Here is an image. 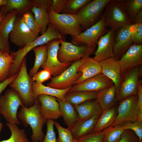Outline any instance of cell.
<instances>
[{
	"label": "cell",
	"instance_id": "29",
	"mask_svg": "<svg viewBox=\"0 0 142 142\" xmlns=\"http://www.w3.org/2000/svg\"><path fill=\"white\" fill-rule=\"evenodd\" d=\"M34 13L35 21L40 31L42 34L46 30L49 23L48 12L43 8L33 6L31 9Z\"/></svg>",
	"mask_w": 142,
	"mask_h": 142
},
{
	"label": "cell",
	"instance_id": "40",
	"mask_svg": "<svg viewBox=\"0 0 142 142\" xmlns=\"http://www.w3.org/2000/svg\"><path fill=\"white\" fill-rule=\"evenodd\" d=\"M22 18L29 29L35 34L39 36L40 31L34 16L30 12H28L24 14Z\"/></svg>",
	"mask_w": 142,
	"mask_h": 142
},
{
	"label": "cell",
	"instance_id": "36",
	"mask_svg": "<svg viewBox=\"0 0 142 142\" xmlns=\"http://www.w3.org/2000/svg\"><path fill=\"white\" fill-rule=\"evenodd\" d=\"M31 4L30 2L27 0H8L7 4L3 6L1 11L3 16L12 10H17L19 12Z\"/></svg>",
	"mask_w": 142,
	"mask_h": 142
},
{
	"label": "cell",
	"instance_id": "17",
	"mask_svg": "<svg viewBox=\"0 0 142 142\" xmlns=\"http://www.w3.org/2000/svg\"><path fill=\"white\" fill-rule=\"evenodd\" d=\"M113 84L110 79L101 72L81 83L72 86L68 92H98Z\"/></svg>",
	"mask_w": 142,
	"mask_h": 142
},
{
	"label": "cell",
	"instance_id": "1",
	"mask_svg": "<svg viewBox=\"0 0 142 142\" xmlns=\"http://www.w3.org/2000/svg\"><path fill=\"white\" fill-rule=\"evenodd\" d=\"M40 103L37 98L32 106L21 107L17 116L24 126H29L32 131L31 138L33 142H42L45 136L42 130L44 125L47 120L41 114Z\"/></svg>",
	"mask_w": 142,
	"mask_h": 142
},
{
	"label": "cell",
	"instance_id": "33",
	"mask_svg": "<svg viewBox=\"0 0 142 142\" xmlns=\"http://www.w3.org/2000/svg\"><path fill=\"white\" fill-rule=\"evenodd\" d=\"M123 2L126 13L131 22L142 9V0H123Z\"/></svg>",
	"mask_w": 142,
	"mask_h": 142
},
{
	"label": "cell",
	"instance_id": "44",
	"mask_svg": "<svg viewBox=\"0 0 142 142\" xmlns=\"http://www.w3.org/2000/svg\"><path fill=\"white\" fill-rule=\"evenodd\" d=\"M132 38L133 44L142 45V23L133 24Z\"/></svg>",
	"mask_w": 142,
	"mask_h": 142
},
{
	"label": "cell",
	"instance_id": "2",
	"mask_svg": "<svg viewBox=\"0 0 142 142\" xmlns=\"http://www.w3.org/2000/svg\"><path fill=\"white\" fill-rule=\"evenodd\" d=\"M64 39L54 26L49 23L44 33L35 40L16 52H11L13 62L10 72L9 76L11 77L18 73L20 69L22 60L26 54L34 48L44 45L54 39Z\"/></svg>",
	"mask_w": 142,
	"mask_h": 142
},
{
	"label": "cell",
	"instance_id": "7",
	"mask_svg": "<svg viewBox=\"0 0 142 142\" xmlns=\"http://www.w3.org/2000/svg\"><path fill=\"white\" fill-rule=\"evenodd\" d=\"M109 0H91L79 10L76 14L83 31H85L99 21Z\"/></svg>",
	"mask_w": 142,
	"mask_h": 142
},
{
	"label": "cell",
	"instance_id": "52",
	"mask_svg": "<svg viewBox=\"0 0 142 142\" xmlns=\"http://www.w3.org/2000/svg\"><path fill=\"white\" fill-rule=\"evenodd\" d=\"M8 78V77L0 68V83L6 80Z\"/></svg>",
	"mask_w": 142,
	"mask_h": 142
},
{
	"label": "cell",
	"instance_id": "47",
	"mask_svg": "<svg viewBox=\"0 0 142 142\" xmlns=\"http://www.w3.org/2000/svg\"><path fill=\"white\" fill-rule=\"evenodd\" d=\"M33 2L34 6L42 8L48 12L52 7L53 0H34Z\"/></svg>",
	"mask_w": 142,
	"mask_h": 142
},
{
	"label": "cell",
	"instance_id": "12",
	"mask_svg": "<svg viewBox=\"0 0 142 142\" xmlns=\"http://www.w3.org/2000/svg\"><path fill=\"white\" fill-rule=\"evenodd\" d=\"M56 39L52 40L46 44L47 46V57L44 63L41 66L43 69H47L51 72L53 77L60 74L71 64V63L61 62L58 58V52L59 45L62 40Z\"/></svg>",
	"mask_w": 142,
	"mask_h": 142
},
{
	"label": "cell",
	"instance_id": "9",
	"mask_svg": "<svg viewBox=\"0 0 142 142\" xmlns=\"http://www.w3.org/2000/svg\"><path fill=\"white\" fill-rule=\"evenodd\" d=\"M108 31L104 19L101 17L96 24L79 34L72 37L70 43L77 46L95 48L100 38Z\"/></svg>",
	"mask_w": 142,
	"mask_h": 142
},
{
	"label": "cell",
	"instance_id": "45",
	"mask_svg": "<svg viewBox=\"0 0 142 142\" xmlns=\"http://www.w3.org/2000/svg\"><path fill=\"white\" fill-rule=\"evenodd\" d=\"M118 142H139L135 133L130 129L125 130Z\"/></svg>",
	"mask_w": 142,
	"mask_h": 142
},
{
	"label": "cell",
	"instance_id": "20",
	"mask_svg": "<svg viewBox=\"0 0 142 142\" xmlns=\"http://www.w3.org/2000/svg\"><path fill=\"white\" fill-rule=\"evenodd\" d=\"M99 63L101 67V72L110 79L115 85L116 95L122 78L120 66L118 60L114 58H111Z\"/></svg>",
	"mask_w": 142,
	"mask_h": 142
},
{
	"label": "cell",
	"instance_id": "19",
	"mask_svg": "<svg viewBox=\"0 0 142 142\" xmlns=\"http://www.w3.org/2000/svg\"><path fill=\"white\" fill-rule=\"evenodd\" d=\"M41 114L47 120H56L62 116L59 103L55 97L46 95H39Z\"/></svg>",
	"mask_w": 142,
	"mask_h": 142
},
{
	"label": "cell",
	"instance_id": "21",
	"mask_svg": "<svg viewBox=\"0 0 142 142\" xmlns=\"http://www.w3.org/2000/svg\"><path fill=\"white\" fill-rule=\"evenodd\" d=\"M101 70L99 62L93 58L88 57L77 69L78 72H81L82 75L74 84L80 83L94 77L101 73Z\"/></svg>",
	"mask_w": 142,
	"mask_h": 142
},
{
	"label": "cell",
	"instance_id": "55",
	"mask_svg": "<svg viewBox=\"0 0 142 142\" xmlns=\"http://www.w3.org/2000/svg\"><path fill=\"white\" fill-rule=\"evenodd\" d=\"M4 16L2 15V12L1 11L0 12V23Z\"/></svg>",
	"mask_w": 142,
	"mask_h": 142
},
{
	"label": "cell",
	"instance_id": "56",
	"mask_svg": "<svg viewBox=\"0 0 142 142\" xmlns=\"http://www.w3.org/2000/svg\"><path fill=\"white\" fill-rule=\"evenodd\" d=\"M73 142H79L77 140L74 139L73 140Z\"/></svg>",
	"mask_w": 142,
	"mask_h": 142
},
{
	"label": "cell",
	"instance_id": "42",
	"mask_svg": "<svg viewBox=\"0 0 142 142\" xmlns=\"http://www.w3.org/2000/svg\"><path fill=\"white\" fill-rule=\"evenodd\" d=\"M54 120L49 119L46 121L47 132L42 142H57L54 130Z\"/></svg>",
	"mask_w": 142,
	"mask_h": 142
},
{
	"label": "cell",
	"instance_id": "30",
	"mask_svg": "<svg viewBox=\"0 0 142 142\" xmlns=\"http://www.w3.org/2000/svg\"><path fill=\"white\" fill-rule=\"evenodd\" d=\"M33 50L35 56V60L33 67L30 70L29 75L32 77L40 67L44 63L47 57V46L46 44L34 48Z\"/></svg>",
	"mask_w": 142,
	"mask_h": 142
},
{
	"label": "cell",
	"instance_id": "50",
	"mask_svg": "<svg viewBox=\"0 0 142 142\" xmlns=\"http://www.w3.org/2000/svg\"><path fill=\"white\" fill-rule=\"evenodd\" d=\"M18 73H17L14 75L8 78L6 80L0 83V95L3 91L9 84H10L17 77ZM1 119L0 114V119Z\"/></svg>",
	"mask_w": 142,
	"mask_h": 142
},
{
	"label": "cell",
	"instance_id": "6",
	"mask_svg": "<svg viewBox=\"0 0 142 142\" xmlns=\"http://www.w3.org/2000/svg\"><path fill=\"white\" fill-rule=\"evenodd\" d=\"M20 106H24L18 93L13 89L7 90L0 97V114L7 123L20 124L17 116Z\"/></svg>",
	"mask_w": 142,
	"mask_h": 142
},
{
	"label": "cell",
	"instance_id": "13",
	"mask_svg": "<svg viewBox=\"0 0 142 142\" xmlns=\"http://www.w3.org/2000/svg\"><path fill=\"white\" fill-rule=\"evenodd\" d=\"M138 99L136 95L127 97L120 102L118 114L111 126L122 125L138 120Z\"/></svg>",
	"mask_w": 142,
	"mask_h": 142
},
{
	"label": "cell",
	"instance_id": "31",
	"mask_svg": "<svg viewBox=\"0 0 142 142\" xmlns=\"http://www.w3.org/2000/svg\"><path fill=\"white\" fill-rule=\"evenodd\" d=\"M18 13V11L15 10L9 11L4 16L0 23V30L7 39L13 29Z\"/></svg>",
	"mask_w": 142,
	"mask_h": 142
},
{
	"label": "cell",
	"instance_id": "34",
	"mask_svg": "<svg viewBox=\"0 0 142 142\" xmlns=\"http://www.w3.org/2000/svg\"><path fill=\"white\" fill-rule=\"evenodd\" d=\"M124 130L122 125L110 126L106 129L103 142H118Z\"/></svg>",
	"mask_w": 142,
	"mask_h": 142
},
{
	"label": "cell",
	"instance_id": "41",
	"mask_svg": "<svg viewBox=\"0 0 142 142\" xmlns=\"http://www.w3.org/2000/svg\"><path fill=\"white\" fill-rule=\"evenodd\" d=\"M122 125L124 130H133L139 138V142H142V121L136 120L126 123Z\"/></svg>",
	"mask_w": 142,
	"mask_h": 142
},
{
	"label": "cell",
	"instance_id": "35",
	"mask_svg": "<svg viewBox=\"0 0 142 142\" xmlns=\"http://www.w3.org/2000/svg\"><path fill=\"white\" fill-rule=\"evenodd\" d=\"M91 1V0H67L61 12L68 14H76L80 9Z\"/></svg>",
	"mask_w": 142,
	"mask_h": 142
},
{
	"label": "cell",
	"instance_id": "28",
	"mask_svg": "<svg viewBox=\"0 0 142 142\" xmlns=\"http://www.w3.org/2000/svg\"><path fill=\"white\" fill-rule=\"evenodd\" d=\"M97 94L98 92H68L65 95V99L75 106L88 100L96 99Z\"/></svg>",
	"mask_w": 142,
	"mask_h": 142
},
{
	"label": "cell",
	"instance_id": "18",
	"mask_svg": "<svg viewBox=\"0 0 142 142\" xmlns=\"http://www.w3.org/2000/svg\"><path fill=\"white\" fill-rule=\"evenodd\" d=\"M121 71H126L142 64V45L133 44L118 60Z\"/></svg>",
	"mask_w": 142,
	"mask_h": 142
},
{
	"label": "cell",
	"instance_id": "39",
	"mask_svg": "<svg viewBox=\"0 0 142 142\" xmlns=\"http://www.w3.org/2000/svg\"><path fill=\"white\" fill-rule=\"evenodd\" d=\"M106 129L99 132H91L79 138V142H103Z\"/></svg>",
	"mask_w": 142,
	"mask_h": 142
},
{
	"label": "cell",
	"instance_id": "8",
	"mask_svg": "<svg viewBox=\"0 0 142 142\" xmlns=\"http://www.w3.org/2000/svg\"><path fill=\"white\" fill-rule=\"evenodd\" d=\"M142 74V65L123 73L120 85L116 95V102H120L127 97L137 95L139 79Z\"/></svg>",
	"mask_w": 142,
	"mask_h": 142
},
{
	"label": "cell",
	"instance_id": "26",
	"mask_svg": "<svg viewBox=\"0 0 142 142\" xmlns=\"http://www.w3.org/2000/svg\"><path fill=\"white\" fill-rule=\"evenodd\" d=\"M116 92L114 84L98 92L96 99L102 111L113 107L116 104Z\"/></svg>",
	"mask_w": 142,
	"mask_h": 142
},
{
	"label": "cell",
	"instance_id": "32",
	"mask_svg": "<svg viewBox=\"0 0 142 142\" xmlns=\"http://www.w3.org/2000/svg\"><path fill=\"white\" fill-rule=\"evenodd\" d=\"M6 125L11 132L10 138L0 142H30L25 130L19 128L17 125L7 122Z\"/></svg>",
	"mask_w": 142,
	"mask_h": 142
},
{
	"label": "cell",
	"instance_id": "14",
	"mask_svg": "<svg viewBox=\"0 0 142 142\" xmlns=\"http://www.w3.org/2000/svg\"><path fill=\"white\" fill-rule=\"evenodd\" d=\"M39 36L28 27L22 17L16 19L9 37L16 45L23 47L35 40Z\"/></svg>",
	"mask_w": 142,
	"mask_h": 142
},
{
	"label": "cell",
	"instance_id": "16",
	"mask_svg": "<svg viewBox=\"0 0 142 142\" xmlns=\"http://www.w3.org/2000/svg\"><path fill=\"white\" fill-rule=\"evenodd\" d=\"M116 31L109 29L99 39L98 47L93 58L99 62L111 58H114L113 47Z\"/></svg>",
	"mask_w": 142,
	"mask_h": 142
},
{
	"label": "cell",
	"instance_id": "48",
	"mask_svg": "<svg viewBox=\"0 0 142 142\" xmlns=\"http://www.w3.org/2000/svg\"><path fill=\"white\" fill-rule=\"evenodd\" d=\"M10 47L8 39H6L0 30V50L10 53Z\"/></svg>",
	"mask_w": 142,
	"mask_h": 142
},
{
	"label": "cell",
	"instance_id": "11",
	"mask_svg": "<svg viewBox=\"0 0 142 142\" xmlns=\"http://www.w3.org/2000/svg\"><path fill=\"white\" fill-rule=\"evenodd\" d=\"M94 48L85 46H79L62 40L58 52V58L63 63H71L89 57Z\"/></svg>",
	"mask_w": 142,
	"mask_h": 142
},
{
	"label": "cell",
	"instance_id": "37",
	"mask_svg": "<svg viewBox=\"0 0 142 142\" xmlns=\"http://www.w3.org/2000/svg\"><path fill=\"white\" fill-rule=\"evenodd\" d=\"M13 62L11 54L0 50V68L8 78Z\"/></svg>",
	"mask_w": 142,
	"mask_h": 142
},
{
	"label": "cell",
	"instance_id": "51",
	"mask_svg": "<svg viewBox=\"0 0 142 142\" xmlns=\"http://www.w3.org/2000/svg\"><path fill=\"white\" fill-rule=\"evenodd\" d=\"M131 22L133 24L142 23V9L136 15Z\"/></svg>",
	"mask_w": 142,
	"mask_h": 142
},
{
	"label": "cell",
	"instance_id": "24",
	"mask_svg": "<svg viewBox=\"0 0 142 142\" xmlns=\"http://www.w3.org/2000/svg\"><path fill=\"white\" fill-rule=\"evenodd\" d=\"M57 98L59 106L62 116L65 124L70 129L79 120L78 114L74 106L65 100Z\"/></svg>",
	"mask_w": 142,
	"mask_h": 142
},
{
	"label": "cell",
	"instance_id": "49",
	"mask_svg": "<svg viewBox=\"0 0 142 142\" xmlns=\"http://www.w3.org/2000/svg\"><path fill=\"white\" fill-rule=\"evenodd\" d=\"M67 1V0H53L51 8L55 13H60Z\"/></svg>",
	"mask_w": 142,
	"mask_h": 142
},
{
	"label": "cell",
	"instance_id": "22",
	"mask_svg": "<svg viewBox=\"0 0 142 142\" xmlns=\"http://www.w3.org/2000/svg\"><path fill=\"white\" fill-rule=\"evenodd\" d=\"M101 113L96 114L87 120L77 122L70 129L74 139L77 140L91 132Z\"/></svg>",
	"mask_w": 142,
	"mask_h": 142
},
{
	"label": "cell",
	"instance_id": "15",
	"mask_svg": "<svg viewBox=\"0 0 142 142\" xmlns=\"http://www.w3.org/2000/svg\"><path fill=\"white\" fill-rule=\"evenodd\" d=\"M133 24L116 31L113 47L114 58L119 60L133 44L132 33Z\"/></svg>",
	"mask_w": 142,
	"mask_h": 142
},
{
	"label": "cell",
	"instance_id": "25",
	"mask_svg": "<svg viewBox=\"0 0 142 142\" xmlns=\"http://www.w3.org/2000/svg\"><path fill=\"white\" fill-rule=\"evenodd\" d=\"M71 87L63 89H59L45 86L42 84L33 82L32 90L34 97L36 100L40 95L44 94L53 96L63 100H65L66 94Z\"/></svg>",
	"mask_w": 142,
	"mask_h": 142
},
{
	"label": "cell",
	"instance_id": "38",
	"mask_svg": "<svg viewBox=\"0 0 142 142\" xmlns=\"http://www.w3.org/2000/svg\"><path fill=\"white\" fill-rule=\"evenodd\" d=\"M54 122L58 134L57 142H73L74 139L70 130L62 127L57 121L54 120Z\"/></svg>",
	"mask_w": 142,
	"mask_h": 142
},
{
	"label": "cell",
	"instance_id": "10",
	"mask_svg": "<svg viewBox=\"0 0 142 142\" xmlns=\"http://www.w3.org/2000/svg\"><path fill=\"white\" fill-rule=\"evenodd\" d=\"M87 57L73 62L59 75L52 77L50 81L47 83V86L59 89H65L72 87L81 76L82 73L78 72L77 69Z\"/></svg>",
	"mask_w": 142,
	"mask_h": 142
},
{
	"label": "cell",
	"instance_id": "23",
	"mask_svg": "<svg viewBox=\"0 0 142 142\" xmlns=\"http://www.w3.org/2000/svg\"><path fill=\"white\" fill-rule=\"evenodd\" d=\"M92 100L74 106L79 116L78 121L87 120L96 114L102 113V110L98 101Z\"/></svg>",
	"mask_w": 142,
	"mask_h": 142
},
{
	"label": "cell",
	"instance_id": "3",
	"mask_svg": "<svg viewBox=\"0 0 142 142\" xmlns=\"http://www.w3.org/2000/svg\"><path fill=\"white\" fill-rule=\"evenodd\" d=\"M101 17L104 19L107 27L115 31L133 24L126 13L123 0H110Z\"/></svg>",
	"mask_w": 142,
	"mask_h": 142
},
{
	"label": "cell",
	"instance_id": "53",
	"mask_svg": "<svg viewBox=\"0 0 142 142\" xmlns=\"http://www.w3.org/2000/svg\"><path fill=\"white\" fill-rule=\"evenodd\" d=\"M7 2L8 0H0V7L6 5Z\"/></svg>",
	"mask_w": 142,
	"mask_h": 142
},
{
	"label": "cell",
	"instance_id": "27",
	"mask_svg": "<svg viewBox=\"0 0 142 142\" xmlns=\"http://www.w3.org/2000/svg\"><path fill=\"white\" fill-rule=\"evenodd\" d=\"M116 115L115 107L103 110L92 132H99L111 126L115 120Z\"/></svg>",
	"mask_w": 142,
	"mask_h": 142
},
{
	"label": "cell",
	"instance_id": "5",
	"mask_svg": "<svg viewBox=\"0 0 142 142\" xmlns=\"http://www.w3.org/2000/svg\"><path fill=\"white\" fill-rule=\"evenodd\" d=\"M48 13L49 23L53 24L62 36L69 35L73 37L83 32L76 14L57 13L51 7Z\"/></svg>",
	"mask_w": 142,
	"mask_h": 142
},
{
	"label": "cell",
	"instance_id": "54",
	"mask_svg": "<svg viewBox=\"0 0 142 142\" xmlns=\"http://www.w3.org/2000/svg\"><path fill=\"white\" fill-rule=\"evenodd\" d=\"M3 127V124L2 122H0V133Z\"/></svg>",
	"mask_w": 142,
	"mask_h": 142
},
{
	"label": "cell",
	"instance_id": "43",
	"mask_svg": "<svg viewBox=\"0 0 142 142\" xmlns=\"http://www.w3.org/2000/svg\"><path fill=\"white\" fill-rule=\"evenodd\" d=\"M52 75V73L49 69H44L36 73L32 77V80L33 82L42 84L43 82L51 79Z\"/></svg>",
	"mask_w": 142,
	"mask_h": 142
},
{
	"label": "cell",
	"instance_id": "4",
	"mask_svg": "<svg viewBox=\"0 0 142 142\" xmlns=\"http://www.w3.org/2000/svg\"><path fill=\"white\" fill-rule=\"evenodd\" d=\"M32 77L27 72L26 59L25 57L17 77L10 86L18 93L24 106L27 107L32 106L35 103L32 90Z\"/></svg>",
	"mask_w": 142,
	"mask_h": 142
},
{
	"label": "cell",
	"instance_id": "46",
	"mask_svg": "<svg viewBox=\"0 0 142 142\" xmlns=\"http://www.w3.org/2000/svg\"><path fill=\"white\" fill-rule=\"evenodd\" d=\"M137 103L138 120L142 121V82L139 80L138 83Z\"/></svg>",
	"mask_w": 142,
	"mask_h": 142
}]
</instances>
